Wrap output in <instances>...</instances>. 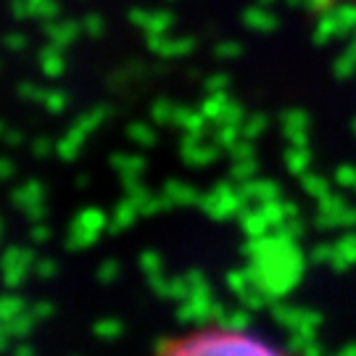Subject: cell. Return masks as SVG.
Listing matches in <instances>:
<instances>
[{
  "label": "cell",
  "mask_w": 356,
  "mask_h": 356,
  "mask_svg": "<svg viewBox=\"0 0 356 356\" xmlns=\"http://www.w3.org/2000/svg\"><path fill=\"white\" fill-rule=\"evenodd\" d=\"M169 354H267L272 346L256 338V332L241 327H209V330L185 332L161 346Z\"/></svg>",
  "instance_id": "obj_1"
},
{
  "label": "cell",
  "mask_w": 356,
  "mask_h": 356,
  "mask_svg": "<svg viewBox=\"0 0 356 356\" xmlns=\"http://www.w3.org/2000/svg\"><path fill=\"white\" fill-rule=\"evenodd\" d=\"M351 3H356V0H351Z\"/></svg>",
  "instance_id": "obj_2"
}]
</instances>
